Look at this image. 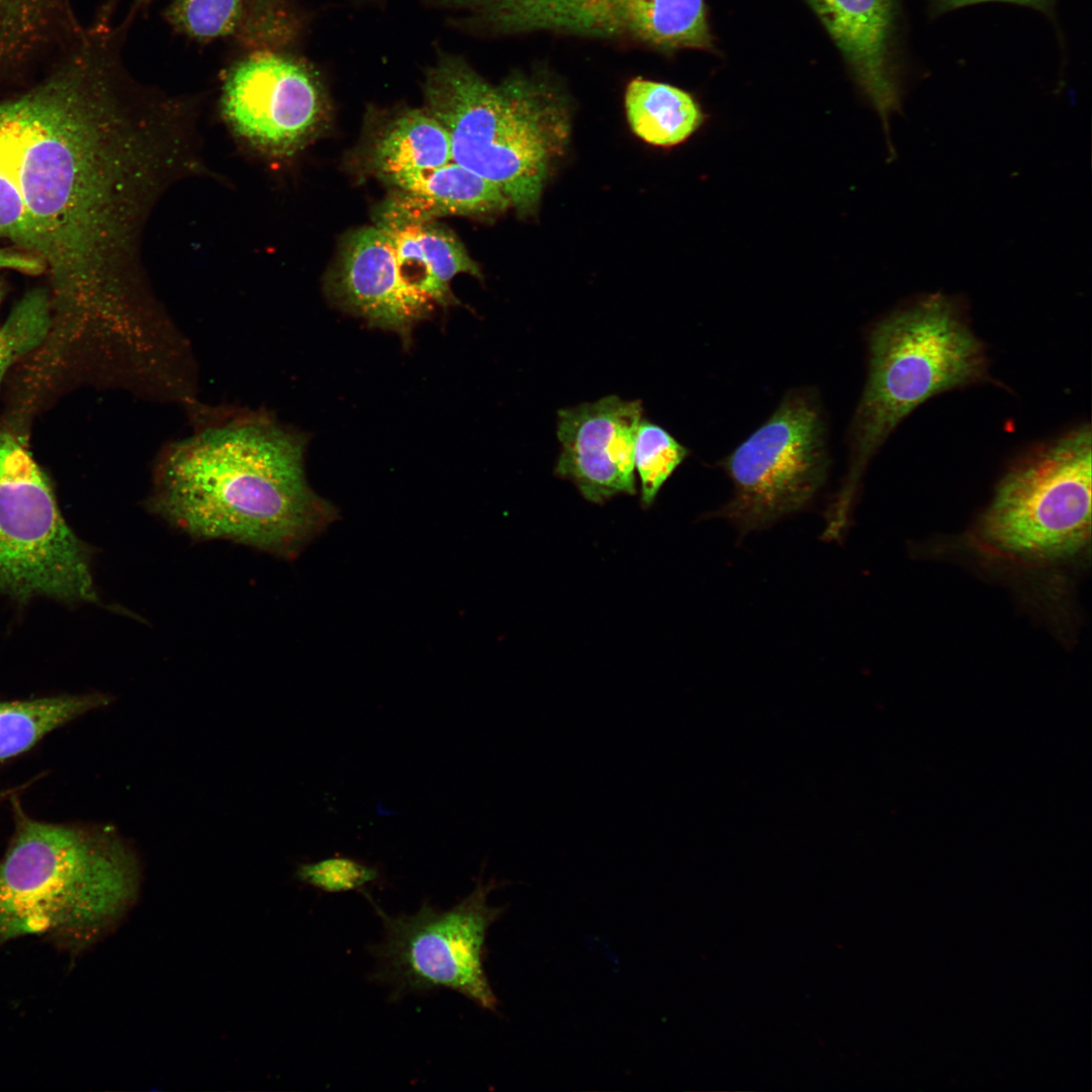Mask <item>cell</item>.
<instances>
[{"label": "cell", "mask_w": 1092, "mask_h": 1092, "mask_svg": "<svg viewBox=\"0 0 1092 1092\" xmlns=\"http://www.w3.org/2000/svg\"><path fill=\"white\" fill-rule=\"evenodd\" d=\"M243 0H172L166 9L170 25L184 35L209 41L233 34Z\"/></svg>", "instance_id": "22"}, {"label": "cell", "mask_w": 1092, "mask_h": 1092, "mask_svg": "<svg viewBox=\"0 0 1092 1092\" xmlns=\"http://www.w3.org/2000/svg\"><path fill=\"white\" fill-rule=\"evenodd\" d=\"M688 450L665 429L647 420L640 421L634 444V467L641 484V502L653 503L660 487L684 461Z\"/></svg>", "instance_id": "21"}, {"label": "cell", "mask_w": 1092, "mask_h": 1092, "mask_svg": "<svg viewBox=\"0 0 1092 1092\" xmlns=\"http://www.w3.org/2000/svg\"><path fill=\"white\" fill-rule=\"evenodd\" d=\"M0 270H13L26 274L44 272L46 264L37 256L16 247H0Z\"/></svg>", "instance_id": "25"}, {"label": "cell", "mask_w": 1092, "mask_h": 1092, "mask_svg": "<svg viewBox=\"0 0 1092 1092\" xmlns=\"http://www.w3.org/2000/svg\"><path fill=\"white\" fill-rule=\"evenodd\" d=\"M805 1L841 52L888 132L902 99L892 47L895 0Z\"/></svg>", "instance_id": "13"}, {"label": "cell", "mask_w": 1092, "mask_h": 1092, "mask_svg": "<svg viewBox=\"0 0 1092 1092\" xmlns=\"http://www.w3.org/2000/svg\"><path fill=\"white\" fill-rule=\"evenodd\" d=\"M71 15L69 0H0V41L18 43L43 37Z\"/></svg>", "instance_id": "23"}, {"label": "cell", "mask_w": 1092, "mask_h": 1092, "mask_svg": "<svg viewBox=\"0 0 1092 1092\" xmlns=\"http://www.w3.org/2000/svg\"><path fill=\"white\" fill-rule=\"evenodd\" d=\"M111 702L90 693L0 702V762L33 747L53 730Z\"/></svg>", "instance_id": "17"}, {"label": "cell", "mask_w": 1092, "mask_h": 1092, "mask_svg": "<svg viewBox=\"0 0 1092 1092\" xmlns=\"http://www.w3.org/2000/svg\"><path fill=\"white\" fill-rule=\"evenodd\" d=\"M302 27V17L289 0H243L232 35L245 53L287 51Z\"/></svg>", "instance_id": "19"}, {"label": "cell", "mask_w": 1092, "mask_h": 1092, "mask_svg": "<svg viewBox=\"0 0 1092 1092\" xmlns=\"http://www.w3.org/2000/svg\"><path fill=\"white\" fill-rule=\"evenodd\" d=\"M304 446L267 418L206 428L163 456L150 508L193 538L294 559L339 519L306 481Z\"/></svg>", "instance_id": "1"}, {"label": "cell", "mask_w": 1092, "mask_h": 1092, "mask_svg": "<svg viewBox=\"0 0 1092 1092\" xmlns=\"http://www.w3.org/2000/svg\"><path fill=\"white\" fill-rule=\"evenodd\" d=\"M642 413L641 400L617 395L560 410L555 474L571 480L592 503L634 494V444Z\"/></svg>", "instance_id": "11"}, {"label": "cell", "mask_w": 1092, "mask_h": 1092, "mask_svg": "<svg viewBox=\"0 0 1092 1092\" xmlns=\"http://www.w3.org/2000/svg\"><path fill=\"white\" fill-rule=\"evenodd\" d=\"M387 230L402 278L432 301L443 306L459 304L449 287L450 281L461 273L481 277L478 265L447 229L417 221Z\"/></svg>", "instance_id": "14"}, {"label": "cell", "mask_w": 1092, "mask_h": 1092, "mask_svg": "<svg viewBox=\"0 0 1092 1092\" xmlns=\"http://www.w3.org/2000/svg\"><path fill=\"white\" fill-rule=\"evenodd\" d=\"M0 595L65 603L98 600L87 546L63 517L50 479L24 443L0 429Z\"/></svg>", "instance_id": "5"}, {"label": "cell", "mask_w": 1092, "mask_h": 1092, "mask_svg": "<svg viewBox=\"0 0 1092 1092\" xmlns=\"http://www.w3.org/2000/svg\"><path fill=\"white\" fill-rule=\"evenodd\" d=\"M329 286L340 307L398 334L405 346L414 326L432 309V300L402 278L390 232L381 225L359 229L347 238Z\"/></svg>", "instance_id": "12"}, {"label": "cell", "mask_w": 1092, "mask_h": 1092, "mask_svg": "<svg viewBox=\"0 0 1092 1092\" xmlns=\"http://www.w3.org/2000/svg\"><path fill=\"white\" fill-rule=\"evenodd\" d=\"M3 293H4V290H3V285H2V283H1V281H0V302H1V300H2V297H3Z\"/></svg>", "instance_id": "28"}, {"label": "cell", "mask_w": 1092, "mask_h": 1092, "mask_svg": "<svg viewBox=\"0 0 1092 1092\" xmlns=\"http://www.w3.org/2000/svg\"><path fill=\"white\" fill-rule=\"evenodd\" d=\"M493 880H477L473 891L448 910L424 902L414 914L388 915L368 893L382 921L383 939L370 947L376 960L371 979L388 986L396 1000L408 994L455 991L479 1007L495 1011L498 1001L484 969L489 927L505 907L491 906Z\"/></svg>", "instance_id": "8"}, {"label": "cell", "mask_w": 1092, "mask_h": 1092, "mask_svg": "<svg viewBox=\"0 0 1092 1092\" xmlns=\"http://www.w3.org/2000/svg\"><path fill=\"white\" fill-rule=\"evenodd\" d=\"M423 89L452 161L495 183L520 214L533 213L569 140V99L558 79L537 68L492 84L464 58L442 53Z\"/></svg>", "instance_id": "3"}, {"label": "cell", "mask_w": 1092, "mask_h": 1092, "mask_svg": "<svg viewBox=\"0 0 1092 1092\" xmlns=\"http://www.w3.org/2000/svg\"><path fill=\"white\" fill-rule=\"evenodd\" d=\"M400 191V201L418 219L438 214H487L507 209L511 202L493 182L451 161L425 171L386 178Z\"/></svg>", "instance_id": "15"}, {"label": "cell", "mask_w": 1092, "mask_h": 1092, "mask_svg": "<svg viewBox=\"0 0 1092 1092\" xmlns=\"http://www.w3.org/2000/svg\"><path fill=\"white\" fill-rule=\"evenodd\" d=\"M295 878L324 893L358 891L365 894L370 886L381 884L384 876L378 864L338 853L314 862L299 863Z\"/></svg>", "instance_id": "24"}, {"label": "cell", "mask_w": 1092, "mask_h": 1092, "mask_svg": "<svg viewBox=\"0 0 1092 1092\" xmlns=\"http://www.w3.org/2000/svg\"><path fill=\"white\" fill-rule=\"evenodd\" d=\"M1089 427L1029 456L1002 479L984 514L981 540L997 553L1053 561L1079 552L1091 528Z\"/></svg>", "instance_id": "6"}, {"label": "cell", "mask_w": 1092, "mask_h": 1092, "mask_svg": "<svg viewBox=\"0 0 1092 1092\" xmlns=\"http://www.w3.org/2000/svg\"><path fill=\"white\" fill-rule=\"evenodd\" d=\"M870 367L852 424V465L835 499L848 507L870 457L895 427L933 395L979 380L981 342L954 299L929 294L879 322L870 336Z\"/></svg>", "instance_id": "4"}, {"label": "cell", "mask_w": 1092, "mask_h": 1092, "mask_svg": "<svg viewBox=\"0 0 1092 1092\" xmlns=\"http://www.w3.org/2000/svg\"><path fill=\"white\" fill-rule=\"evenodd\" d=\"M624 104L634 133L653 146L679 145L704 122L702 108L689 92L642 77L630 80Z\"/></svg>", "instance_id": "16"}, {"label": "cell", "mask_w": 1092, "mask_h": 1092, "mask_svg": "<svg viewBox=\"0 0 1092 1092\" xmlns=\"http://www.w3.org/2000/svg\"><path fill=\"white\" fill-rule=\"evenodd\" d=\"M220 107L246 142L271 154H289L324 121L327 98L306 62L287 51H257L226 70Z\"/></svg>", "instance_id": "10"}, {"label": "cell", "mask_w": 1092, "mask_h": 1092, "mask_svg": "<svg viewBox=\"0 0 1092 1092\" xmlns=\"http://www.w3.org/2000/svg\"><path fill=\"white\" fill-rule=\"evenodd\" d=\"M53 301L43 288L26 292L0 327V383L8 368L48 338L53 327Z\"/></svg>", "instance_id": "20"}, {"label": "cell", "mask_w": 1092, "mask_h": 1092, "mask_svg": "<svg viewBox=\"0 0 1092 1092\" xmlns=\"http://www.w3.org/2000/svg\"><path fill=\"white\" fill-rule=\"evenodd\" d=\"M824 426L815 399L792 392L725 460L734 491L720 515L743 531L805 506L827 473Z\"/></svg>", "instance_id": "9"}, {"label": "cell", "mask_w": 1092, "mask_h": 1092, "mask_svg": "<svg viewBox=\"0 0 1092 1092\" xmlns=\"http://www.w3.org/2000/svg\"><path fill=\"white\" fill-rule=\"evenodd\" d=\"M152 1L153 0H134L132 11L138 12L142 9H145V7H147Z\"/></svg>", "instance_id": "27"}, {"label": "cell", "mask_w": 1092, "mask_h": 1092, "mask_svg": "<svg viewBox=\"0 0 1092 1092\" xmlns=\"http://www.w3.org/2000/svg\"><path fill=\"white\" fill-rule=\"evenodd\" d=\"M1054 1L1055 0H932V9L935 11V13H942L952 9L978 3L1006 2L1031 7L1041 11H1048L1052 8Z\"/></svg>", "instance_id": "26"}, {"label": "cell", "mask_w": 1092, "mask_h": 1092, "mask_svg": "<svg viewBox=\"0 0 1092 1092\" xmlns=\"http://www.w3.org/2000/svg\"><path fill=\"white\" fill-rule=\"evenodd\" d=\"M451 161L449 135L426 109H411L391 120L374 152L376 168L385 179L438 168Z\"/></svg>", "instance_id": "18"}, {"label": "cell", "mask_w": 1092, "mask_h": 1092, "mask_svg": "<svg viewBox=\"0 0 1092 1092\" xmlns=\"http://www.w3.org/2000/svg\"><path fill=\"white\" fill-rule=\"evenodd\" d=\"M14 830L0 859V944L36 935L79 953L114 930L136 902L141 866L111 826L29 816L10 797Z\"/></svg>", "instance_id": "2"}, {"label": "cell", "mask_w": 1092, "mask_h": 1092, "mask_svg": "<svg viewBox=\"0 0 1092 1092\" xmlns=\"http://www.w3.org/2000/svg\"><path fill=\"white\" fill-rule=\"evenodd\" d=\"M451 24L483 36L537 32L673 54L714 48L705 0H427Z\"/></svg>", "instance_id": "7"}]
</instances>
